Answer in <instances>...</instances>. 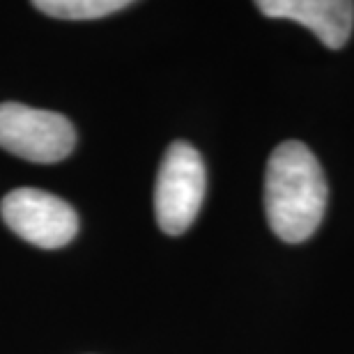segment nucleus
I'll use <instances>...</instances> for the list:
<instances>
[{
    "label": "nucleus",
    "mask_w": 354,
    "mask_h": 354,
    "mask_svg": "<svg viewBox=\"0 0 354 354\" xmlns=\"http://www.w3.org/2000/svg\"><path fill=\"white\" fill-rule=\"evenodd\" d=\"M3 221L39 249H60L76 237L79 216L62 198L41 189H14L0 203Z\"/></svg>",
    "instance_id": "nucleus-4"
},
{
    "label": "nucleus",
    "mask_w": 354,
    "mask_h": 354,
    "mask_svg": "<svg viewBox=\"0 0 354 354\" xmlns=\"http://www.w3.org/2000/svg\"><path fill=\"white\" fill-rule=\"evenodd\" d=\"M327 194L324 171L306 145L286 140L272 152L265 173V212L279 239L306 242L322 223Z\"/></svg>",
    "instance_id": "nucleus-1"
},
{
    "label": "nucleus",
    "mask_w": 354,
    "mask_h": 354,
    "mask_svg": "<svg viewBox=\"0 0 354 354\" xmlns=\"http://www.w3.org/2000/svg\"><path fill=\"white\" fill-rule=\"evenodd\" d=\"M205 166L194 145L175 140L164 154L157 187L154 212L166 235H182L191 228L205 198Z\"/></svg>",
    "instance_id": "nucleus-2"
},
{
    "label": "nucleus",
    "mask_w": 354,
    "mask_h": 354,
    "mask_svg": "<svg viewBox=\"0 0 354 354\" xmlns=\"http://www.w3.org/2000/svg\"><path fill=\"white\" fill-rule=\"evenodd\" d=\"M32 7L55 19L92 21L124 10V7H129V3L127 0H37V3H32Z\"/></svg>",
    "instance_id": "nucleus-6"
},
{
    "label": "nucleus",
    "mask_w": 354,
    "mask_h": 354,
    "mask_svg": "<svg viewBox=\"0 0 354 354\" xmlns=\"http://www.w3.org/2000/svg\"><path fill=\"white\" fill-rule=\"evenodd\" d=\"M258 10L308 28L327 48H343L354 26V3L348 0H260Z\"/></svg>",
    "instance_id": "nucleus-5"
},
{
    "label": "nucleus",
    "mask_w": 354,
    "mask_h": 354,
    "mask_svg": "<svg viewBox=\"0 0 354 354\" xmlns=\"http://www.w3.org/2000/svg\"><path fill=\"white\" fill-rule=\"evenodd\" d=\"M76 145L72 122L53 111L32 109L19 102L0 104V147L14 157L55 164Z\"/></svg>",
    "instance_id": "nucleus-3"
}]
</instances>
